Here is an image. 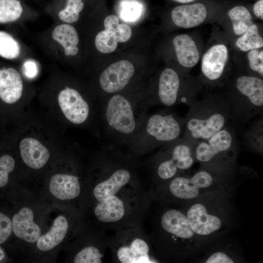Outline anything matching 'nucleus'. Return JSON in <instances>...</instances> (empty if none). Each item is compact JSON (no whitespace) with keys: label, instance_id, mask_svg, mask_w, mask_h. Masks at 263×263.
I'll use <instances>...</instances> for the list:
<instances>
[{"label":"nucleus","instance_id":"nucleus-7","mask_svg":"<svg viewBox=\"0 0 263 263\" xmlns=\"http://www.w3.org/2000/svg\"><path fill=\"white\" fill-rule=\"evenodd\" d=\"M44 38L47 50L60 61L65 57L75 56L78 53L79 38L71 24L56 22Z\"/></svg>","mask_w":263,"mask_h":263},{"label":"nucleus","instance_id":"nucleus-2","mask_svg":"<svg viewBox=\"0 0 263 263\" xmlns=\"http://www.w3.org/2000/svg\"><path fill=\"white\" fill-rule=\"evenodd\" d=\"M188 106L182 138L193 146L208 139L231 121L228 99L211 97L201 101L193 100Z\"/></svg>","mask_w":263,"mask_h":263},{"label":"nucleus","instance_id":"nucleus-14","mask_svg":"<svg viewBox=\"0 0 263 263\" xmlns=\"http://www.w3.org/2000/svg\"><path fill=\"white\" fill-rule=\"evenodd\" d=\"M11 223L14 234L20 239L34 243L40 237V229L34 222L33 212L28 207H23L15 214Z\"/></svg>","mask_w":263,"mask_h":263},{"label":"nucleus","instance_id":"nucleus-25","mask_svg":"<svg viewBox=\"0 0 263 263\" xmlns=\"http://www.w3.org/2000/svg\"><path fill=\"white\" fill-rule=\"evenodd\" d=\"M169 189L175 196L184 199L195 198L199 194V188L191 178L184 177H178L172 180L169 185Z\"/></svg>","mask_w":263,"mask_h":263},{"label":"nucleus","instance_id":"nucleus-11","mask_svg":"<svg viewBox=\"0 0 263 263\" xmlns=\"http://www.w3.org/2000/svg\"><path fill=\"white\" fill-rule=\"evenodd\" d=\"M24 84L21 74L15 68L0 69V98L7 104L16 103L21 98Z\"/></svg>","mask_w":263,"mask_h":263},{"label":"nucleus","instance_id":"nucleus-30","mask_svg":"<svg viewBox=\"0 0 263 263\" xmlns=\"http://www.w3.org/2000/svg\"><path fill=\"white\" fill-rule=\"evenodd\" d=\"M117 43L114 34L106 29L99 32L94 39L96 49L104 54L111 53L114 51L116 49Z\"/></svg>","mask_w":263,"mask_h":263},{"label":"nucleus","instance_id":"nucleus-22","mask_svg":"<svg viewBox=\"0 0 263 263\" xmlns=\"http://www.w3.org/2000/svg\"><path fill=\"white\" fill-rule=\"evenodd\" d=\"M26 47L10 33L0 31V56L11 60H20L30 56Z\"/></svg>","mask_w":263,"mask_h":263},{"label":"nucleus","instance_id":"nucleus-21","mask_svg":"<svg viewBox=\"0 0 263 263\" xmlns=\"http://www.w3.org/2000/svg\"><path fill=\"white\" fill-rule=\"evenodd\" d=\"M149 247L143 240L136 238L127 245L120 247L117 256L122 263H153L149 257Z\"/></svg>","mask_w":263,"mask_h":263},{"label":"nucleus","instance_id":"nucleus-32","mask_svg":"<svg viewBox=\"0 0 263 263\" xmlns=\"http://www.w3.org/2000/svg\"><path fill=\"white\" fill-rule=\"evenodd\" d=\"M101 254L98 248L94 246H88L82 249L75 256V263H100Z\"/></svg>","mask_w":263,"mask_h":263},{"label":"nucleus","instance_id":"nucleus-24","mask_svg":"<svg viewBox=\"0 0 263 263\" xmlns=\"http://www.w3.org/2000/svg\"><path fill=\"white\" fill-rule=\"evenodd\" d=\"M84 7L82 0H66L64 6L55 12L57 22L71 24L77 22Z\"/></svg>","mask_w":263,"mask_h":263},{"label":"nucleus","instance_id":"nucleus-34","mask_svg":"<svg viewBox=\"0 0 263 263\" xmlns=\"http://www.w3.org/2000/svg\"><path fill=\"white\" fill-rule=\"evenodd\" d=\"M247 57L250 69L263 76V51H259L257 49L250 50Z\"/></svg>","mask_w":263,"mask_h":263},{"label":"nucleus","instance_id":"nucleus-27","mask_svg":"<svg viewBox=\"0 0 263 263\" xmlns=\"http://www.w3.org/2000/svg\"><path fill=\"white\" fill-rule=\"evenodd\" d=\"M236 45L241 50L244 52L262 47L263 39L260 35L258 26L253 24L238 38Z\"/></svg>","mask_w":263,"mask_h":263},{"label":"nucleus","instance_id":"nucleus-9","mask_svg":"<svg viewBox=\"0 0 263 263\" xmlns=\"http://www.w3.org/2000/svg\"><path fill=\"white\" fill-rule=\"evenodd\" d=\"M135 68L126 60L115 62L106 68L100 75L99 85L101 90L108 94L122 91L135 74Z\"/></svg>","mask_w":263,"mask_h":263},{"label":"nucleus","instance_id":"nucleus-8","mask_svg":"<svg viewBox=\"0 0 263 263\" xmlns=\"http://www.w3.org/2000/svg\"><path fill=\"white\" fill-rule=\"evenodd\" d=\"M57 98L62 113L69 122L81 125L88 119L90 104L78 90L66 86L59 91Z\"/></svg>","mask_w":263,"mask_h":263},{"label":"nucleus","instance_id":"nucleus-38","mask_svg":"<svg viewBox=\"0 0 263 263\" xmlns=\"http://www.w3.org/2000/svg\"><path fill=\"white\" fill-rule=\"evenodd\" d=\"M207 263H233V260L225 254L216 252L211 255L206 262Z\"/></svg>","mask_w":263,"mask_h":263},{"label":"nucleus","instance_id":"nucleus-35","mask_svg":"<svg viewBox=\"0 0 263 263\" xmlns=\"http://www.w3.org/2000/svg\"><path fill=\"white\" fill-rule=\"evenodd\" d=\"M21 70L24 75L31 79L36 77L38 71V64L37 60L29 56L21 61Z\"/></svg>","mask_w":263,"mask_h":263},{"label":"nucleus","instance_id":"nucleus-12","mask_svg":"<svg viewBox=\"0 0 263 263\" xmlns=\"http://www.w3.org/2000/svg\"><path fill=\"white\" fill-rule=\"evenodd\" d=\"M227 59V50L224 44L212 46L204 54L201 70L203 75L210 81L218 80L222 76Z\"/></svg>","mask_w":263,"mask_h":263},{"label":"nucleus","instance_id":"nucleus-4","mask_svg":"<svg viewBox=\"0 0 263 263\" xmlns=\"http://www.w3.org/2000/svg\"><path fill=\"white\" fill-rule=\"evenodd\" d=\"M235 87L238 94L228 99L230 119L234 125H244L261 113L263 109V80L249 75L237 78Z\"/></svg>","mask_w":263,"mask_h":263},{"label":"nucleus","instance_id":"nucleus-5","mask_svg":"<svg viewBox=\"0 0 263 263\" xmlns=\"http://www.w3.org/2000/svg\"><path fill=\"white\" fill-rule=\"evenodd\" d=\"M165 156L157 167V173L162 179L174 177L179 170H187L194 163L193 146L179 138L162 146L160 152Z\"/></svg>","mask_w":263,"mask_h":263},{"label":"nucleus","instance_id":"nucleus-41","mask_svg":"<svg viewBox=\"0 0 263 263\" xmlns=\"http://www.w3.org/2000/svg\"><path fill=\"white\" fill-rule=\"evenodd\" d=\"M5 257V254L3 250L0 248V260H2Z\"/></svg>","mask_w":263,"mask_h":263},{"label":"nucleus","instance_id":"nucleus-23","mask_svg":"<svg viewBox=\"0 0 263 263\" xmlns=\"http://www.w3.org/2000/svg\"><path fill=\"white\" fill-rule=\"evenodd\" d=\"M68 228L66 219L63 216H58L55 219L50 230L38 239L37 244L38 248L43 251L52 249L62 241Z\"/></svg>","mask_w":263,"mask_h":263},{"label":"nucleus","instance_id":"nucleus-36","mask_svg":"<svg viewBox=\"0 0 263 263\" xmlns=\"http://www.w3.org/2000/svg\"><path fill=\"white\" fill-rule=\"evenodd\" d=\"M190 178L199 189L210 186L213 181L212 174L209 171L205 170L197 172Z\"/></svg>","mask_w":263,"mask_h":263},{"label":"nucleus","instance_id":"nucleus-1","mask_svg":"<svg viewBox=\"0 0 263 263\" xmlns=\"http://www.w3.org/2000/svg\"><path fill=\"white\" fill-rule=\"evenodd\" d=\"M149 99L130 98L119 93L102 103L103 135L111 144H127L141 126L148 109Z\"/></svg>","mask_w":263,"mask_h":263},{"label":"nucleus","instance_id":"nucleus-26","mask_svg":"<svg viewBox=\"0 0 263 263\" xmlns=\"http://www.w3.org/2000/svg\"><path fill=\"white\" fill-rule=\"evenodd\" d=\"M228 15L233 25L234 33L242 35L253 24L251 15L243 6H237L230 9Z\"/></svg>","mask_w":263,"mask_h":263},{"label":"nucleus","instance_id":"nucleus-37","mask_svg":"<svg viewBox=\"0 0 263 263\" xmlns=\"http://www.w3.org/2000/svg\"><path fill=\"white\" fill-rule=\"evenodd\" d=\"M12 230L10 219L0 212V244L4 243L10 236Z\"/></svg>","mask_w":263,"mask_h":263},{"label":"nucleus","instance_id":"nucleus-16","mask_svg":"<svg viewBox=\"0 0 263 263\" xmlns=\"http://www.w3.org/2000/svg\"><path fill=\"white\" fill-rule=\"evenodd\" d=\"M21 156L28 167L39 169L42 168L50 158L48 150L35 138L26 137L19 143Z\"/></svg>","mask_w":263,"mask_h":263},{"label":"nucleus","instance_id":"nucleus-28","mask_svg":"<svg viewBox=\"0 0 263 263\" xmlns=\"http://www.w3.org/2000/svg\"><path fill=\"white\" fill-rule=\"evenodd\" d=\"M105 29L113 32L118 42L129 40L132 34L131 27L125 23H119L118 18L113 15L107 16L104 20Z\"/></svg>","mask_w":263,"mask_h":263},{"label":"nucleus","instance_id":"nucleus-18","mask_svg":"<svg viewBox=\"0 0 263 263\" xmlns=\"http://www.w3.org/2000/svg\"><path fill=\"white\" fill-rule=\"evenodd\" d=\"M178 62L186 68H191L198 62L199 54L193 39L188 35H179L173 39Z\"/></svg>","mask_w":263,"mask_h":263},{"label":"nucleus","instance_id":"nucleus-39","mask_svg":"<svg viewBox=\"0 0 263 263\" xmlns=\"http://www.w3.org/2000/svg\"><path fill=\"white\" fill-rule=\"evenodd\" d=\"M253 11L256 17L263 19V0H258L254 4Z\"/></svg>","mask_w":263,"mask_h":263},{"label":"nucleus","instance_id":"nucleus-3","mask_svg":"<svg viewBox=\"0 0 263 263\" xmlns=\"http://www.w3.org/2000/svg\"><path fill=\"white\" fill-rule=\"evenodd\" d=\"M184 127V118L166 107L152 114L148 113L127 144L134 151H147L180 138Z\"/></svg>","mask_w":263,"mask_h":263},{"label":"nucleus","instance_id":"nucleus-10","mask_svg":"<svg viewBox=\"0 0 263 263\" xmlns=\"http://www.w3.org/2000/svg\"><path fill=\"white\" fill-rule=\"evenodd\" d=\"M181 81L177 73L171 68H166L160 75L156 97L151 105H159L168 108L187 102L180 94Z\"/></svg>","mask_w":263,"mask_h":263},{"label":"nucleus","instance_id":"nucleus-20","mask_svg":"<svg viewBox=\"0 0 263 263\" xmlns=\"http://www.w3.org/2000/svg\"><path fill=\"white\" fill-rule=\"evenodd\" d=\"M34 15L22 0H0V24L22 22Z\"/></svg>","mask_w":263,"mask_h":263},{"label":"nucleus","instance_id":"nucleus-29","mask_svg":"<svg viewBox=\"0 0 263 263\" xmlns=\"http://www.w3.org/2000/svg\"><path fill=\"white\" fill-rule=\"evenodd\" d=\"M244 143L256 150L262 151L263 144V121H255L245 133Z\"/></svg>","mask_w":263,"mask_h":263},{"label":"nucleus","instance_id":"nucleus-6","mask_svg":"<svg viewBox=\"0 0 263 263\" xmlns=\"http://www.w3.org/2000/svg\"><path fill=\"white\" fill-rule=\"evenodd\" d=\"M238 144L236 127L228 125L208 139L195 144L194 158L202 163H208L221 155L235 153Z\"/></svg>","mask_w":263,"mask_h":263},{"label":"nucleus","instance_id":"nucleus-31","mask_svg":"<svg viewBox=\"0 0 263 263\" xmlns=\"http://www.w3.org/2000/svg\"><path fill=\"white\" fill-rule=\"evenodd\" d=\"M142 6L135 0H126L122 2L120 11L121 19L126 22H134L141 15Z\"/></svg>","mask_w":263,"mask_h":263},{"label":"nucleus","instance_id":"nucleus-15","mask_svg":"<svg viewBox=\"0 0 263 263\" xmlns=\"http://www.w3.org/2000/svg\"><path fill=\"white\" fill-rule=\"evenodd\" d=\"M171 19L177 26L184 28L196 27L203 23L207 18V10L201 3L182 5L171 11Z\"/></svg>","mask_w":263,"mask_h":263},{"label":"nucleus","instance_id":"nucleus-17","mask_svg":"<svg viewBox=\"0 0 263 263\" xmlns=\"http://www.w3.org/2000/svg\"><path fill=\"white\" fill-rule=\"evenodd\" d=\"M49 189L51 193L59 199L65 200L75 198L80 191L79 178L70 174H55L51 178Z\"/></svg>","mask_w":263,"mask_h":263},{"label":"nucleus","instance_id":"nucleus-33","mask_svg":"<svg viewBox=\"0 0 263 263\" xmlns=\"http://www.w3.org/2000/svg\"><path fill=\"white\" fill-rule=\"evenodd\" d=\"M15 162L9 155H4L0 157V187L6 185L8 182V174L14 169Z\"/></svg>","mask_w":263,"mask_h":263},{"label":"nucleus","instance_id":"nucleus-19","mask_svg":"<svg viewBox=\"0 0 263 263\" xmlns=\"http://www.w3.org/2000/svg\"><path fill=\"white\" fill-rule=\"evenodd\" d=\"M161 225L168 232L183 239H189L194 235L187 217L180 211L170 209L162 216Z\"/></svg>","mask_w":263,"mask_h":263},{"label":"nucleus","instance_id":"nucleus-40","mask_svg":"<svg viewBox=\"0 0 263 263\" xmlns=\"http://www.w3.org/2000/svg\"><path fill=\"white\" fill-rule=\"evenodd\" d=\"M173 0L178 2H180V3H188V2L193 1L195 0Z\"/></svg>","mask_w":263,"mask_h":263},{"label":"nucleus","instance_id":"nucleus-13","mask_svg":"<svg viewBox=\"0 0 263 263\" xmlns=\"http://www.w3.org/2000/svg\"><path fill=\"white\" fill-rule=\"evenodd\" d=\"M187 218L192 231L199 235L210 234L221 226L219 218L208 214L205 206L200 204H196L190 207Z\"/></svg>","mask_w":263,"mask_h":263}]
</instances>
